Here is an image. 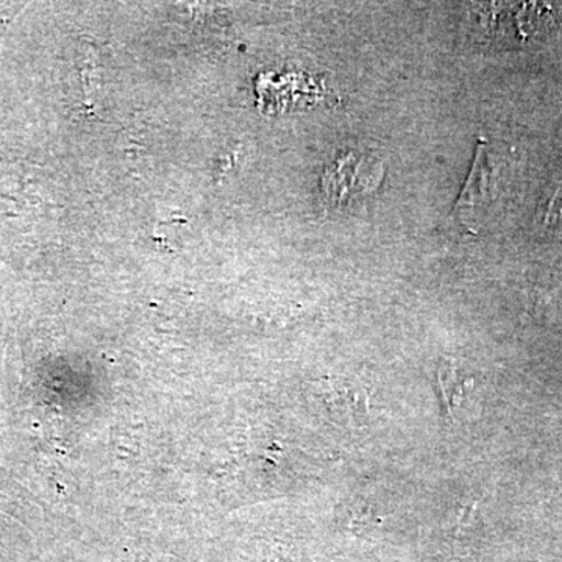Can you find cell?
<instances>
[{
	"label": "cell",
	"instance_id": "obj_3",
	"mask_svg": "<svg viewBox=\"0 0 562 562\" xmlns=\"http://www.w3.org/2000/svg\"><path fill=\"white\" fill-rule=\"evenodd\" d=\"M438 384L443 406L452 416L454 409L460 408L465 395L464 379H462L453 362H443V364L439 366Z\"/></svg>",
	"mask_w": 562,
	"mask_h": 562
},
{
	"label": "cell",
	"instance_id": "obj_1",
	"mask_svg": "<svg viewBox=\"0 0 562 562\" xmlns=\"http://www.w3.org/2000/svg\"><path fill=\"white\" fill-rule=\"evenodd\" d=\"M383 168L379 161L361 154L339 157L324 173L322 191L331 203H346L379 187Z\"/></svg>",
	"mask_w": 562,
	"mask_h": 562
},
{
	"label": "cell",
	"instance_id": "obj_2",
	"mask_svg": "<svg viewBox=\"0 0 562 562\" xmlns=\"http://www.w3.org/2000/svg\"><path fill=\"white\" fill-rule=\"evenodd\" d=\"M491 188L492 169L490 160H487L486 146H484L483 140H480L471 173H469L464 188L461 190L460 199L454 205V213L460 214L464 224H468L469 221H475L480 205L490 201Z\"/></svg>",
	"mask_w": 562,
	"mask_h": 562
}]
</instances>
